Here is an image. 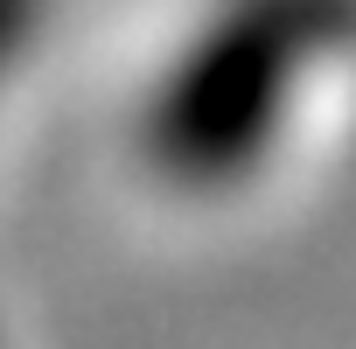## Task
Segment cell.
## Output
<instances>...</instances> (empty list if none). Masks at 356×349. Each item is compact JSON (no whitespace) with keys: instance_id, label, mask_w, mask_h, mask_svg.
Listing matches in <instances>:
<instances>
[{"instance_id":"6da1fadb","label":"cell","mask_w":356,"mask_h":349,"mask_svg":"<svg viewBox=\"0 0 356 349\" xmlns=\"http://www.w3.org/2000/svg\"><path fill=\"white\" fill-rule=\"evenodd\" d=\"M356 49V0H217L140 105V154L175 189L259 174L300 91Z\"/></svg>"},{"instance_id":"7a4b0ae2","label":"cell","mask_w":356,"mask_h":349,"mask_svg":"<svg viewBox=\"0 0 356 349\" xmlns=\"http://www.w3.org/2000/svg\"><path fill=\"white\" fill-rule=\"evenodd\" d=\"M42 29H49V0H0V84L29 63Z\"/></svg>"}]
</instances>
